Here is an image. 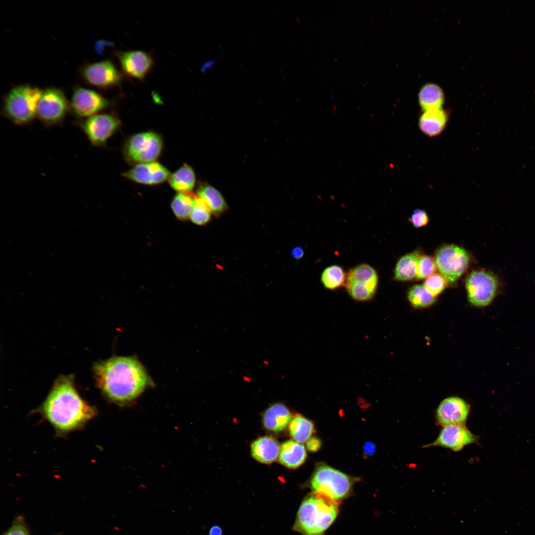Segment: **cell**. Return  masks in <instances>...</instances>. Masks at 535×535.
<instances>
[{"label": "cell", "mask_w": 535, "mask_h": 535, "mask_svg": "<svg viewBox=\"0 0 535 535\" xmlns=\"http://www.w3.org/2000/svg\"><path fill=\"white\" fill-rule=\"evenodd\" d=\"M292 419L291 414L284 404L276 403L270 405L264 412L262 422L266 429L278 432L284 430Z\"/></svg>", "instance_id": "obj_18"}, {"label": "cell", "mask_w": 535, "mask_h": 535, "mask_svg": "<svg viewBox=\"0 0 535 535\" xmlns=\"http://www.w3.org/2000/svg\"><path fill=\"white\" fill-rule=\"evenodd\" d=\"M435 297L422 285H415L408 293L409 302L415 308H425L430 306L435 302Z\"/></svg>", "instance_id": "obj_29"}, {"label": "cell", "mask_w": 535, "mask_h": 535, "mask_svg": "<svg viewBox=\"0 0 535 535\" xmlns=\"http://www.w3.org/2000/svg\"><path fill=\"white\" fill-rule=\"evenodd\" d=\"M321 445V442L317 437L313 436L310 437L307 442V448L311 452H316L319 450Z\"/></svg>", "instance_id": "obj_35"}, {"label": "cell", "mask_w": 535, "mask_h": 535, "mask_svg": "<svg viewBox=\"0 0 535 535\" xmlns=\"http://www.w3.org/2000/svg\"><path fill=\"white\" fill-rule=\"evenodd\" d=\"M346 274L340 266L334 265L326 267L322 272L321 282L324 287L329 290H335L345 286Z\"/></svg>", "instance_id": "obj_28"}, {"label": "cell", "mask_w": 535, "mask_h": 535, "mask_svg": "<svg viewBox=\"0 0 535 535\" xmlns=\"http://www.w3.org/2000/svg\"><path fill=\"white\" fill-rule=\"evenodd\" d=\"M314 430V425L311 421L301 415L294 416L289 425L291 437L299 443L306 442L311 437Z\"/></svg>", "instance_id": "obj_27"}, {"label": "cell", "mask_w": 535, "mask_h": 535, "mask_svg": "<svg viewBox=\"0 0 535 535\" xmlns=\"http://www.w3.org/2000/svg\"><path fill=\"white\" fill-rule=\"evenodd\" d=\"M478 440V437L471 432L465 425L450 424L443 426L436 439L424 447L441 446L458 452Z\"/></svg>", "instance_id": "obj_14"}, {"label": "cell", "mask_w": 535, "mask_h": 535, "mask_svg": "<svg viewBox=\"0 0 535 535\" xmlns=\"http://www.w3.org/2000/svg\"><path fill=\"white\" fill-rule=\"evenodd\" d=\"M3 535H30L28 529L20 517L16 518Z\"/></svg>", "instance_id": "obj_33"}, {"label": "cell", "mask_w": 535, "mask_h": 535, "mask_svg": "<svg viewBox=\"0 0 535 535\" xmlns=\"http://www.w3.org/2000/svg\"><path fill=\"white\" fill-rule=\"evenodd\" d=\"M310 483L315 493L336 502L349 495L353 483L352 479L347 475L326 465L317 468Z\"/></svg>", "instance_id": "obj_5"}, {"label": "cell", "mask_w": 535, "mask_h": 535, "mask_svg": "<svg viewBox=\"0 0 535 535\" xmlns=\"http://www.w3.org/2000/svg\"><path fill=\"white\" fill-rule=\"evenodd\" d=\"M434 259L429 256H421L417 263L416 277L422 279L433 274L436 268Z\"/></svg>", "instance_id": "obj_32"}, {"label": "cell", "mask_w": 535, "mask_h": 535, "mask_svg": "<svg viewBox=\"0 0 535 535\" xmlns=\"http://www.w3.org/2000/svg\"><path fill=\"white\" fill-rule=\"evenodd\" d=\"M306 457V449L303 444L294 440H287L280 446L278 459L284 466L295 469L305 462Z\"/></svg>", "instance_id": "obj_20"}, {"label": "cell", "mask_w": 535, "mask_h": 535, "mask_svg": "<svg viewBox=\"0 0 535 535\" xmlns=\"http://www.w3.org/2000/svg\"><path fill=\"white\" fill-rule=\"evenodd\" d=\"M280 446L276 439L270 436H261L254 441L251 445L253 457L264 464H270L279 457Z\"/></svg>", "instance_id": "obj_19"}, {"label": "cell", "mask_w": 535, "mask_h": 535, "mask_svg": "<svg viewBox=\"0 0 535 535\" xmlns=\"http://www.w3.org/2000/svg\"><path fill=\"white\" fill-rule=\"evenodd\" d=\"M470 407L462 398L448 397L443 399L436 411L437 424L444 426L450 424H464L467 419Z\"/></svg>", "instance_id": "obj_16"}, {"label": "cell", "mask_w": 535, "mask_h": 535, "mask_svg": "<svg viewBox=\"0 0 535 535\" xmlns=\"http://www.w3.org/2000/svg\"><path fill=\"white\" fill-rule=\"evenodd\" d=\"M97 384L110 400L125 404L136 399L150 384L142 365L134 357H114L96 363Z\"/></svg>", "instance_id": "obj_1"}, {"label": "cell", "mask_w": 535, "mask_h": 535, "mask_svg": "<svg viewBox=\"0 0 535 535\" xmlns=\"http://www.w3.org/2000/svg\"><path fill=\"white\" fill-rule=\"evenodd\" d=\"M419 101L424 111L439 110L442 109L444 103V94L437 85L427 84L420 91Z\"/></svg>", "instance_id": "obj_23"}, {"label": "cell", "mask_w": 535, "mask_h": 535, "mask_svg": "<svg viewBox=\"0 0 535 535\" xmlns=\"http://www.w3.org/2000/svg\"><path fill=\"white\" fill-rule=\"evenodd\" d=\"M163 146L162 137L158 133L144 132L129 137L123 147L126 161L131 164L155 161Z\"/></svg>", "instance_id": "obj_6"}, {"label": "cell", "mask_w": 535, "mask_h": 535, "mask_svg": "<svg viewBox=\"0 0 535 535\" xmlns=\"http://www.w3.org/2000/svg\"><path fill=\"white\" fill-rule=\"evenodd\" d=\"M378 275L375 269L367 264H361L347 273L345 287L355 300L369 301L374 297L378 285Z\"/></svg>", "instance_id": "obj_7"}, {"label": "cell", "mask_w": 535, "mask_h": 535, "mask_svg": "<svg viewBox=\"0 0 535 535\" xmlns=\"http://www.w3.org/2000/svg\"><path fill=\"white\" fill-rule=\"evenodd\" d=\"M80 73L87 83L102 89L117 86L122 80V74L108 60L86 64Z\"/></svg>", "instance_id": "obj_12"}, {"label": "cell", "mask_w": 535, "mask_h": 535, "mask_svg": "<svg viewBox=\"0 0 535 535\" xmlns=\"http://www.w3.org/2000/svg\"><path fill=\"white\" fill-rule=\"evenodd\" d=\"M109 102L99 93L82 87L73 91L70 109L79 117H89L97 114L109 105Z\"/></svg>", "instance_id": "obj_13"}, {"label": "cell", "mask_w": 535, "mask_h": 535, "mask_svg": "<svg viewBox=\"0 0 535 535\" xmlns=\"http://www.w3.org/2000/svg\"><path fill=\"white\" fill-rule=\"evenodd\" d=\"M436 268L451 283H455L469 266L470 257L461 247L453 244L441 246L436 252Z\"/></svg>", "instance_id": "obj_9"}, {"label": "cell", "mask_w": 535, "mask_h": 535, "mask_svg": "<svg viewBox=\"0 0 535 535\" xmlns=\"http://www.w3.org/2000/svg\"><path fill=\"white\" fill-rule=\"evenodd\" d=\"M197 196L206 203L212 213L215 216H219L228 208L227 203L221 194L208 184L202 183L198 186Z\"/></svg>", "instance_id": "obj_22"}, {"label": "cell", "mask_w": 535, "mask_h": 535, "mask_svg": "<svg viewBox=\"0 0 535 535\" xmlns=\"http://www.w3.org/2000/svg\"><path fill=\"white\" fill-rule=\"evenodd\" d=\"M469 302L473 306L488 305L496 297L499 287L496 275L485 270H475L467 276L465 282Z\"/></svg>", "instance_id": "obj_8"}, {"label": "cell", "mask_w": 535, "mask_h": 535, "mask_svg": "<svg viewBox=\"0 0 535 535\" xmlns=\"http://www.w3.org/2000/svg\"><path fill=\"white\" fill-rule=\"evenodd\" d=\"M197 197L192 192H178L174 196L170 206L178 219L185 221L189 218Z\"/></svg>", "instance_id": "obj_26"}, {"label": "cell", "mask_w": 535, "mask_h": 535, "mask_svg": "<svg viewBox=\"0 0 535 535\" xmlns=\"http://www.w3.org/2000/svg\"><path fill=\"white\" fill-rule=\"evenodd\" d=\"M119 119L114 114L99 113L84 120L80 126L92 144L102 146L118 129Z\"/></svg>", "instance_id": "obj_11"}, {"label": "cell", "mask_w": 535, "mask_h": 535, "mask_svg": "<svg viewBox=\"0 0 535 535\" xmlns=\"http://www.w3.org/2000/svg\"><path fill=\"white\" fill-rule=\"evenodd\" d=\"M209 535H222V530L219 526L214 525L210 529Z\"/></svg>", "instance_id": "obj_37"}, {"label": "cell", "mask_w": 535, "mask_h": 535, "mask_svg": "<svg viewBox=\"0 0 535 535\" xmlns=\"http://www.w3.org/2000/svg\"><path fill=\"white\" fill-rule=\"evenodd\" d=\"M410 221L413 225L417 227H421L427 224L428 217L426 212L422 210H416L413 213Z\"/></svg>", "instance_id": "obj_34"}, {"label": "cell", "mask_w": 535, "mask_h": 535, "mask_svg": "<svg viewBox=\"0 0 535 535\" xmlns=\"http://www.w3.org/2000/svg\"><path fill=\"white\" fill-rule=\"evenodd\" d=\"M116 56L122 72L132 79L144 80L154 65L151 55L142 51H118Z\"/></svg>", "instance_id": "obj_15"}, {"label": "cell", "mask_w": 535, "mask_h": 535, "mask_svg": "<svg viewBox=\"0 0 535 535\" xmlns=\"http://www.w3.org/2000/svg\"><path fill=\"white\" fill-rule=\"evenodd\" d=\"M70 110L69 103L63 92L56 87L43 90L37 108V116L45 125L52 126L62 122Z\"/></svg>", "instance_id": "obj_10"}, {"label": "cell", "mask_w": 535, "mask_h": 535, "mask_svg": "<svg viewBox=\"0 0 535 535\" xmlns=\"http://www.w3.org/2000/svg\"><path fill=\"white\" fill-rule=\"evenodd\" d=\"M40 412L59 433L82 427L96 414L95 409L80 396L71 376L56 379Z\"/></svg>", "instance_id": "obj_2"}, {"label": "cell", "mask_w": 535, "mask_h": 535, "mask_svg": "<svg viewBox=\"0 0 535 535\" xmlns=\"http://www.w3.org/2000/svg\"><path fill=\"white\" fill-rule=\"evenodd\" d=\"M364 449L366 454L371 455L374 451L375 446L373 443L368 442L364 445Z\"/></svg>", "instance_id": "obj_38"}, {"label": "cell", "mask_w": 535, "mask_h": 535, "mask_svg": "<svg viewBox=\"0 0 535 535\" xmlns=\"http://www.w3.org/2000/svg\"><path fill=\"white\" fill-rule=\"evenodd\" d=\"M168 182L171 187L178 192H189L193 189L196 183V175L193 169L184 164L170 174Z\"/></svg>", "instance_id": "obj_24"}, {"label": "cell", "mask_w": 535, "mask_h": 535, "mask_svg": "<svg viewBox=\"0 0 535 535\" xmlns=\"http://www.w3.org/2000/svg\"><path fill=\"white\" fill-rule=\"evenodd\" d=\"M448 282L442 274L433 273L426 278L424 286L432 295L436 297L445 289Z\"/></svg>", "instance_id": "obj_31"}, {"label": "cell", "mask_w": 535, "mask_h": 535, "mask_svg": "<svg viewBox=\"0 0 535 535\" xmlns=\"http://www.w3.org/2000/svg\"><path fill=\"white\" fill-rule=\"evenodd\" d=\"M42 93L39 88L28 84L12 88L4 97L3 114L16 125L30 123L37 116V106Z\"/></svg>", "instance_id": "obj_4"}, {"label": "cell", "mask_w": 535, "mask_h": 535, "mask_svg": "<svg viewBox=\"0 0 535 535\" xmlns=\"http://www.w3.org/2000/svg\"><path fill=\"white\" fill-rule=\"evenodd\" d=\"M338 512L336 502L315 492L302 501L293 530L302 535H321L334 522Z\"/></svg>", "instance_id": "obj_3"}, {"label": "cell", "mask_w": 535, "mask_h": 535, "mask_svg": "<svg viewBox=\"0 0 535 535\" xmlns=\"http://www.w3.org/2000/svg\"><path fill=\"white\" fill-rule=\"evenodd\" d=\"M420 252L415 251L401 257L397 261L394 271V278L396 280L405 281L411 280L416 276V269Z\"/></svg>", "instance_id": "obj_25"}, {"label": "cell", "mask_w": 535, "mask_h": 535, "mask_svg": "<svg viewBox=\"0 0 535 535\" xmlns=\"http://www.w3.org/2000/svg\"><path fill=\"white\" fill-rule=\"evenodd\" d=\"M447 119V114L442 109L424 111L419 119V127L425 134L435 136L443 130Z\"/></svg>", "instance_id": "obj_21"}, {"label": "cell", "mask_w": 535, "mask_h": 535, "mask_svg": "<svg viewBox=\"0 0 535 535\" xmlns=\"http://www.w3.org/2000/svg\"><path fill=\"white\" fill-rule=\"evenodd\" d=\"M212 214L206 203L197 196L189 218L196 225H205L210 221Z\"/></svg>", "instance_id": "obj_30"}, {"label": "cell", "mask_w": 535, "mask_h": 535, "mask_svg": "<svg viewBox=\"0 0 535 535\" xmlns=\"http://www.w3.org/2000/svg\"><path fill=\"white\" fill-rule=\"evenodd\" d=\"M291 255L294 258L300 259L303 257L304 251L301 247L297 246L292 250Z\"/></svg>", "instance_id": "obj_36"}, {"label": "cell", "mask_w": 535, "mask_h": 535, "mask_svg": "<svg viewBox=\"0 0 535 535\" xmlns=\"http://www.w3.org/2000/svg\"><path fill=\"white\" fill-rule=\"evenodd\" d=\"M170 175L164 166L156 161L136 164L122 173L128 179L147 185L161 184L167 180Z\"/></svg>", "instance_id": "obj_17"}]
</instances>
